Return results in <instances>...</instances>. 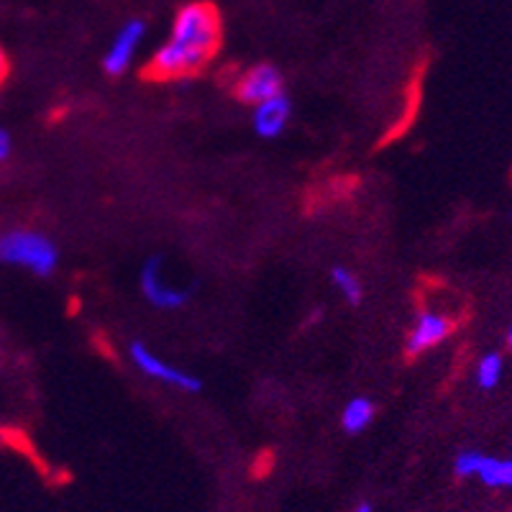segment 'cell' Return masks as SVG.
I'll return each mask as SVG.
<instances>
[{"mask_svg": "<svg viewBox=\"0 0 512 512\" xmlns=\"http://www.w3.org/2000/svg\"><path fill=\"white\" fill-rule=\"evenodd\" d=\"M221 47V13L213 3H187L172 24V34L146 64L144 77L172 82L195 77L205 70Z\"/></svg>", "mask_w": 512, "mask_h": 512, "instance_id": "obj_1", "label": "cell"}, {"mask_svg": "<svg viewBox=\"0 0 512 512\" xmlns=\"http://www.w3.org/2000/svg\"><path fill=\"white\" fill-rule=\"evenodd\" d=\"M0 262L24 267L29 272L47 277L57 269V246L36 231H11L0 236Z\"/></svg>", "mask_w": 512, "mask_h": 512, "instance_id": "obj_2", "label": "cell"}, {"mask_svg": "<svg viewBox=\"0 0 512 512\" xmlns=\"http://www.w3.org/2000/svg\"><path fill=\"white\" fill-rule=\"evenodd\" d=\"M456 323L454 318H448L441 310L423 308L418 310V318H415V326L410 331L408 341H405V354L408 356H420L425 351L436 349L446 341L451 333H454Z\"/></svg>", "mask_w": 512, "mask_h": 512, "instance_id": "obj_3", "label": "cell"}, {"mask_svg": "<svg viewBox=\"0 0 512 512\" xmlns=\"http://www.w3.org/2000/svg\"><path fill=\"white\" fill-rule=\"evenodd\" d=\"M128 356H131V361L136 364V369H139V372H144L146 377L159 379V382L172 384V387H177V390H185V392L200 390L198 377H192V374H187V372H182V369L167 364L162 356L154 354L152 349H146L141 341H134V344L128 346Z\"/></svg>", "mask_w": 512, "mask_h": 512, "instance_id": "obj_4", "label": "cell"}, {"mask_svg": "<svg viewBox=\"0 0 512 512\" xmlns=\"http://www.w3.org/2000/svg\"><path fill=\"white\" fill-rule=\"evenodd\" d=\"M141 292L154 308L159 310H177L187 303L190 292L182 287H172L162 280V256H152L141 267Z\"/></svg>", "mask_w": 512, "mask_h": 512, "instance_id": "obj_5", "label": "cell"}, {"mask_svg": "<svg viewBox=\"0 0 512 512\" xmlns=\"http://www.w3.org/2000/svg\"><path fill=\"white\" fill-rule=\"evenodd\" d=\"M285 93V85H282V72L272 64H256L246 72L244 77L236 85V95H239L241 103L256 105L262 100L274 98V95Z\"/></svg>", "mask_w": 512, "mask_h": 512, "instance_id": "obj_6", "label": "cell"}, {"mask_svg": "<svg viewBox=\"0 0 512 512\" xmlns=\"http://www.w3.org/2000/svg\"><path fill=\"white\" fill-rule=\"evenodd\" d=\"M144 34H146V24L144 21H139V18L128 21V24L118 31V36L113 39L111 49L105 52V59H103V67L108 75L118 77L128 70V64L134 62L136 57V49L141 47Z\"/></svg>", "mask_w": 512, "mask_h": 512, "instance_id": "obj_7", "label": "cell"}, {"mask_svg": "<svg viewBox=\"0 0 512 512\" xmlns=\"http://www.w3.org/2000/svg\"><path fill=\"white\" fill-rule=\"evenodd\" d=\"M292 116V103L285 93L254 105V131L262 139H277L287 128Z\"/></svg>", "mask_w": 512, "mask_h": 512, "instance_id": "obj_8", "label": "cell"}, {"mask_svg": "<svg viewBox=\"0 0 512 512\" xmlns=\"http://www.w3.org/2000/svg\"><path fill=\"white\" fill-rule=\"evenodd\" d=\"M487 487H512V459H495V456H484L479 459L477 474Z\"/></svg>", "mask_w": 512, "mask_h": 512, "instance_id": "obj_9", "label": "cell"}, {"mask_svg": "<svg viewBox=\"0 0 512 512\" xmlns=\"http://www.w3.org/2000/svg\"><path fill=\"white\" fill-rule=\"evenodd\" d=\"M374 420V405L367 397H354V400L346 402L344 413H341V425H344L346 433H361L364 428H369V423Z\"/></svg>", "mask_w": 512, "mask_h": 512, "instance_id": "obj_10", "label": "cell"}, {"mask_svg": "<svg viewBox=\"0 0 512 512\" xmlns=\"http://www.w3.org/2000/svg\"><path fill=\"white\" fill-rule=\"evenodd\" d=\"M502 372H505V361H502L500 354H484L477 364V384L482 390H492L497 387L502 379Z\"/></svg>", "mask_w": 512, "mask_h": 512, "instance_id": "obj_11", "label": "cell"}, {"mask_svg": "<svg viewBox=\"0 0 512 512\" xmlns=\"http://www.w3.org/2000/svg\"><path fill=\"white\" fill-rule=\"evenodd\" d=\"M331 280L336 285V290L349 300L351 305H359L361 303V295H364V287H361L359 277H356L351 269L346 267H333L331 269Z\"/></svg>", "mask_w": 512, "mask_h": 512, "instance_id": "obj_12", "label": "cell"}, {"mask_svg": "<svg viewBox=\"0 0 512 512\" xmlns=\"http://www.w3.org/2000/svg\"><path fill=\"white\" fill-rule=\"evenodd\" d=\"M479 459H482L479 451H461V454L456 456V474H459V477H474V474H477Z\"/></svg>", "mask_w": 512, "mask_h": 512, "instance_id": "obj_13", "label": "cell"}, {"mask_svg": "<svg viewBox=\"0 0 512 512\" xmlns=\"http://www.w3.org/2000/svg\"><path fill=\"white\" fill-rule=\"evenodd\" d=\"M11 149H13L11 134H8L6 128H0V162H6V159L11 157Z\"/></svg>", "mask_w": 512, "mask_h": 512, "instance_id": "obj_14", "label": "cell"}, {"mask_svg": "<svg viewBox=\"0 0 512 512\" xmlns=\"http://www.w3.org/2000/svg\"><path fill=\"white\" fill-rule=\"evenodd\" d=\"M6 77H8V57H6V52L0 49V85H3V80H6Z\"/></svg>", "mask_w": 512, "mask_h": 512, "instance_id": "obj_15", "label": "cell"}, {"mask_svg": "<svg viewBox=\"0 0 512 512\" xmlns=\"http://www.w3.org/2000/svg\"><path fill=\"white\" fill-rule=\"evenodd\" d=\"M356 512H372V507H369V505H359V507H356Z\"/></svg>", "mask_w": 512, "mask_h": 512, "instance_id": "obj_16", "label": "cell"}, {"mask_svg": "<svg viewBox=\"0 0 512 512\" xmlns=\"http://www.w3.org/2000/svg\"><path fill=\"white\" fill-rule=\"evenodd\" d=\"M507 344H510V349H512V328L507 331Z\"/></svg>", "mask_w": 512, "mask_h": 512, "instance_id": "obj_17", "label": "cell"}]
</instances>
